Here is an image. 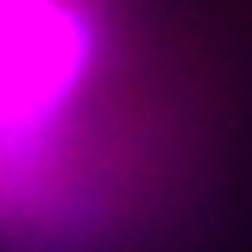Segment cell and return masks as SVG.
Instances as JSON below:
<instances>
[{"label": "cell", "mask_w": 252, "mask_h": 252, "mask_svg": "<svg viewBox=\"0 0 252 252\" xmlns=\"http://www.w3.org/2000/svg\"><path fill=\"white\" fill-rule=\"evenodd\" d=\"M177 166V92L129 0H0V247H124Z\"/></svg>", "instance_id": "cell-1"}]
</instances>
